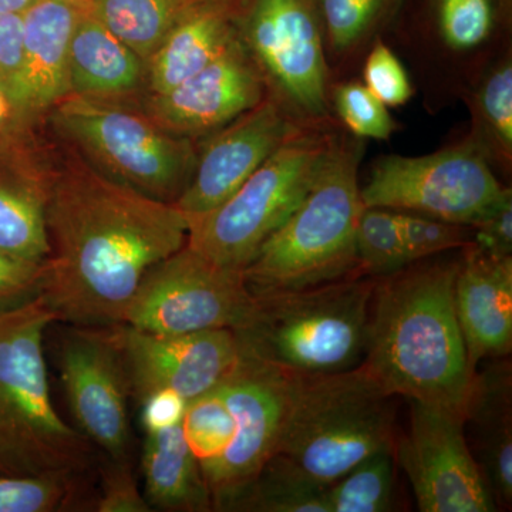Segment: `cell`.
I'll use <instances>...</instances> for the list:
<instances>
[{
    "instance_id": "1",
    "label": "cell",
    "mask_w": 512,
    "mask_h": 512,
    "mask_svg": "<svg viewBox=\"0 0 512 512\" xmlns=\"http://www.w3.org/2000/svg\"><path fill=\"white\" fill-rule=\"evenodd\" d=\"M50 255L43 301L76 328L123 323L147 272L187 244V215L89 164L45 177Z\"/></svg>"
},
{
    "instance_id": "2",
    "label": "cell",
    "mask_w": 512,
    "mask_h": 512,
    "mask_svg": "<svg viewBox=\"0 0 512 512\" xmlns=\"http://www.w3.org/2000/svg\"><path fill=\"white\" fill-rule=\"evenodd\" d=\"M460 259L407 265L376 282L365 367L390 396L464 420L474 372L454 306Z\"/></svg>"
},
{
    "instance_id": "3",
    "label": "cell",
    "mask_w": 512,
    "mask_h": 512,
    "mask_svg": "<svg viewBox=\"0 0 512 512\" xmlns=\"http://www.w3.org/2000/svg\"><path fill=\"white\" fill-rule=\"evenodd\" d=\"M363 150L362 141L335 138L301 204L244 269L254 295L296 291L360 276L355 237L365 210L359 187Z\"/></svg>"
},
{
    "instance_id": "4",
    "label": "cell",
    "mask_w": 512,
    "mask_h": 512,
    "mask_svg": "<svg viewBox=\"0 0 512 512\" xmlns=\"http://www.w3.org/2000/svg\"><path fill=\"white\" fill-rule=\"evenodd\" d=\"M376 281L348 276L328 284L255 295L234 330L241 350L292 375L353 369L365 356Z\"/></svg>"
},
{
    "instance_id": "5",
    "label": "cell",
    "mask_w": 512,
    "mask_h": 512,
    "mask_svg": "<svg viewBox=\"0 0 512 512\" xmlns=\"http://www.w3.org/2000/svg\"><path fill=\"white\" fill-rule=\"evenodd\" d=\"M56 322L43 298L0 316V474L67 476L89 454L83 434L64 423L50 396L43 353Z\"/></svg>"
},
{
    "instance_id": "6",
    "label": "cell",
    "mask_w": 512,
    "mask_h": 512,
    "mask_svg": "<svg viewBox=\"0 0 512 512\" xmlns=\"http://www.w3.org/2000/svg\"><path fill=\"white\" fill-rule=\"evenodd\" d=\"M392 399L362 366L292 375L276 454L328 487L365 458L396 448Z\"/></svg>"
},
{
    "instance_id": "7",
    "label": "cell",
    "mask_w": 512,
    "mask_h": 512,
    "mask_svg": "<svg viewBox=\"0 0 512 512\" xmlns=\"http://www.w3.org/2000/svg\"><path fill=\"white\" fill-rule=\"evenodd\" d=\"M52 121L93 168L153 200L175 204L190 184L197 146L126 101L64 97Z\"/></svg>"
},
{
    "instance_id": "8",
    "label": "cell",
    "mask_w": 512,
    "mask_h": 512,
    "mask_svg": "<svg viewBox=\"0 0 512 512\" xmlns=\"http://www.w3.org/2000/svg\"><path fill=\"white\" fill-rule=\"evenodd\" d=\"M335 138L323 123L312 124L278 148L227 201L188 218V247L214 264L244 271L301 204Z\"/></svg>"
},
{
    "instance_id": "9",
    "label": "cell",
    "mask_w": 512,
    "mask_h": 512,
    "mask_svg": "<svg viewBox=\"0 0 512 512\" xmlns=\"http://www.w3.org/2000/svg\"><path fill=\"white\" fill-rule=\"evenodd\" d=\"M508 194L511 188L495 177L474 138L429 156L379 158L360 188L365 208L414 212L466 227Z\"/></svg>"
},
{
    "instance_id": "10",
    "label": "cell",
    "mask_w": 512,
    "mask_h": 512,
    "mask_svg": "<svg viewBox=\"0 0 512 512\" xmlns=\"http://www.w3.org/2000/svg\"><path fill=\"white\" fill-rule=\"evenodd\" d=\"M254 302L244 271L214 264L185 244L147 272L121 325L153 335L237 330Z\"/></svg>"
},
{
    "instance_id": "11",
    "label": "cell",
    "mask_w": 512,
    "mask_h": 512,
    "mask_svg": "<svg viewBox=\"0 0 512 512\" xmlns=\"http://www.w3.org/2000/svg\"><path fill=\"white\" fill-rule=\"evenodd\" d=\"M319 12V0H241L237 13L269 92L309 123H323L329 104Z\"/></svg>"
},
{
    "instance_id": "12",
    "label": "cell",
    "mask_w": 512,
    "mask_h": 512,
    "mask_svg": "<svg viewBox=\"0 0 512 512\" xmlns=\"http://www.w3.org/2000/svg\"><path fill=\"white\" fill-rule=\"evenodd\" d=\"M394 456L421 512L498 511L456 414L410 402V427L396 440Z\"/></svg>"
},
{
    "instance_id": "13",
    "label": "cell",
    "mask_w": 512,
    "mask_h": 512,
    "mask_svg": "<svg viewBox=\"0 0 512 512\" xmlns=\"http://www.w3.org/2000/svg\"><path fill=\"white\" fill-rule=\"evenodd\" d=\"M291 373L241 350L218 384L235 420V436L218 460L202 468L217 510L275 456L284 426Z\"/></svg>"
},
{
    "instance_id": "14",
    "label": "cell",
    "mask_w": 512,
    "mask_h": 512,
    "mask_svg": "<svg viewBox=\"0 0 512 512\" xmlns=\"http://www.w3.org/2000/svg\"><path fill=\"white\" fill-rule=\"evenodd\" d=\"M275 94H266L254 109L210 134L190 184L175 201L187 218L200 217L227 201L278 148L312 126Z\"/></svg>"
},
{
    "instance_id": "15",
    "label": "cell",
    "mask_w": 512,
    "mask_h": 512,
    "mask_svg": "<svg viewBox=\"0 0 512 512\" xmlns=\"http://www.w3.org/2000/svg\"><path fill=\"white\" fill-rule=\"evenodd\" d=\"M110 335L123 360L128 389L137 402L161 390L191 402L215 389L241 355L232 329L153 335L119 325L111 328Z\"/></svg>"
},
{
    "instance_id": "16",
    "label": "cell",
    "mask_w": 512,
    "mask_h": 512,
    "mask_svg": "<svg viewBox=\"0 0 512 512\" xmlns=\"http://www.w3.org/2000/svg\"><path fill=\"white\" fill-rule=\"evenodd\" d=\"M59 362L67 403L79 430L114 460H123L130 430V389L110 332L74 326L63 339Z\"/></svg>"
},
{
    "instance_id": "17",
    "label": "cell",
    "mask_w": 512,
    "mask_h": 512,
    "mask_svg": "<svg viewBox=\"0 0 512 512\" xmlns=\"http://www.w3.org/2000/svg\"><path fill=\"white\" fill-rule=\"evenodd\" d=\"M268 84L239 35L207 67L168 93L148 97L146 113L177 136H210L254 109Z\"/></svg>"
},
{
    "instance_id": "18",
    "label": "cell",
    "mask_w": 512,
    "mask_h": 512,
    "mask_svg": "<svg viewBox=\"0 0 512 512\" xmlns=\"http://www.w3.org/2000/svg\"><path fill=\"white\" fill-rule=\"evenodd\" d=\"M87 8L76 0H35L22 13V64L9 99L13 116H37L69 96L70 40Z\"/></svg>"
},
{
    "instance_id": "19",
    "label": "cell",
    "mask_w": 512,
    "mask_h": 512,
    "mask_svg": "<svg viewBox=\"0 0 512 512\" xmlns=\"http://www.w3.org/2000/svg\"><path fill=\"white\" fill-rule=\"evenodd\" d=\"M454 306L468 366L476 373L485 359L512 349V256H493L474 245L464 248L454 282Z\"/></svg>"
},
{
    "instance_id": "20",
    "label": "cell",
    "mask_w": 512,
    "mask_h": 512,
    "mask_svg": "<svg viewBox=\"0 0 512 512\" xmlns=\"http://www.w3.org/2000/svg\"><path fill=\"white\" fill-rule=\"evenodd\" d=\"M241 0L192 3L147 62L150 96L180 86L220 56L238 36Z\"/></svg>"
},
{
    "instance_id": "21",
    "label": "cell",
    "mask_w": 512,
    "mask_h": 512,
    "mask_svg": "<svg viewBox=\"0 0 512 512\" xmlns=\"http://www.w3.org/2000/svg\"><path fill=\"white\" fill-rule=\"evenodd\" d=\"M511 363L495 359L474 373L464 426L471 427L476 461L497 507L512 504V377Z\"/></svg>"
},
{
    "instance_id": "22",
    "label": "cell",
    "mask_w": 512,
    "mask_h": 512,
    "mask_svg": "<svg viewBox=\"0 0 512 512\" xmlns=\"http://www.w3.org/2000/svg\"><path fill=\"white\" fill-rule=\"evenodd\" d=\"M144 84L147 63L84 9L70 40L69 94L127 101Z\"/></svg>"
},
{
    "instance_id": "23",
    "label": "cell",
    "mask_w": 512,
    "mask_h": 512,
    "mask_svg": "<svg viewBox=\"0 0 512 512\" xmlns=\"http://www.w3.org/2000/svg\"><path fill=\"white\" fill-rule=\"evenodd\" d=\"M141 466L144 497L151 508L184 512L212 510L210 490L200 463L184 439L181 424L146 433Z\"/></svg>"
},
{
    "instance_id": "24",
    "label": "cell",
    "mask_w": 512,
    "mask_h": 512,
    "mask_svg": "<svg viewBox=\"0 0 512 512\" xmlns=\"http://www.w3.org/2000/svg\"><path fill=\"white\" fill-rule=\"evenodd\" d=\"M326 488L291 458L275 454L218 511L329 512Z\"/></svg>"
},
{
    "instance_id": "25",
    "label": "cell",
    "mask_w": 512,
    "mask_h": 512,
    "mask_svg": "<svg viewBox=\"0 0 512 512\" xmlns=\"http://www.w3.org/2000/svg\"><path fill=\"white\" fill-rule=\"evenodd\" d=\"M89 6L104 28L147 63L188 3L185 0H90Z\"/></svg>"
},
{
    "instance_id": "26",
    "label": "cell",
    "mask_w": 512,
    "mask_h": 512,
    "mask_svg": "<svg viewBox=\"0 0 512 512\" xmlns=\"http://www.w3.org/2000/svg\"><path fill=\"white\" fill-rule=\"evenodd\" d=\"M0 249L32 262L50 255L45 191L20 178L0 177Z\"/></svg>"
},
{
    "instance_id": "27",
    "label": "cell",
    "mask_w": 512,
    "mask_h": 512,
    "mask_svg": "<svg viewBox=\"0 0 512 512\" xmlns=\"http://www.w3.org/2000/svg\"><path fill=\"white\" fill-rule=\"evenodd\" d=\"M394 463V450L379 451L328 485L329 512L392 511L396 485Z\"/></svg>"
},
{
    "instance_id": "28",
    "label": "cell",
    "mask_w": 512,
    "mask_h": 512,
    "mask_svg": "<svg viewBox=\"0 0 512 512\" xmlns=\"http://www.w3.org/2000/svg\"><path fill=\"white\" fill-rule=\"evenodd\" d=\"M355 247L360 276L383 278L410 265L396 211L365 208L357 222Z\"/></svg>"
},
{
    "instance_id": "29",
    "label": "cell",
    "mask_w": 512,
    "mask_h": 512,
    "mask_svg": "<svg viewBox=\"0 0 512 512\" xmlns=\"http://www.w3.org/2000/svg\"><path fill=\"white\" fill-rule=\"evenodd\" d=\"M181 429L201 470L227 451L235 436V420L218 387L187 403Z\"/></svg>"
},
{
    "instance_id": "30",
    "label": "cell",
    "mask_w": 512,
    "mask_h": 512,
    "mask_svg": "<svg viewBox=\"0 0 512 512\" xmlns=\"http://www.w3.org/2000/svg\"><path fill=\"white\" fill-rule=\"evenodd\" d=\"M485 156L497 157L504 165L512 161V66L503 62L488 74L476 96Z\"/></svg>"
},
{
    "instance_id": "31",
    "label": "cell",
    "mask_w": 512,
    "mask_h": 512,
    "mask_svg": "<svg viewBox=\"0 0 512 512\" xmlns=\"http://www.w3.org/2000/svg\"><path fill=\"white\" fill-rule=\"evenodd\" d=\"M389 3L390 0H319L332 49L348 52L365 40Z\"/></svg>"
},
{
    "instance_id": "32",
    "label": "cell",
    "mask_w": 512,
    "mask_h": 512,
    "mask_svg": "<svg viewBox=\"0 0 512 512\" xmlns=\"http://www.w3.org/2000/svg\"><path fill=\"white\" fill-rule=\"evenodd\" d=\"M494 16L493 0H440L441 37L457 52L476 49L493 32Z\"/></svg>"
},
{
    "instance_id": "33",
    "label": "cell",
    "mask_w": 512,
    "mask_h": 512,
    "mask_svg": "<svg viewBox=\"0 0 512 512\" xmlns=\"http://www.w3.org/2000/svg\"><path fill=\"white\" fill-rule=\"evenodd\" d=\"M397 212L410 264L471 245V228L414 212Z\"/></svg>"
},
{
    "instance_id": "34",
    "label": "cell",
    "mask_w": 512,
    "mask_h": 512,
    "mask_svg": "<svg viewBox=\"0 0 512 512\" xmlns=\"http://www.w3.org/2000/svg\"><path fill=\"white\" fill-rule=\"evenodd\" d=\"M339 119L357 138L387 141L397 124L389 110L363 83H346L335 92Z\"/></svg>"
},
{
    "instance_id": "35",
    "label": "cell",
    "mask_w": 512,
    "mask_h": 512,
    "mask_svg": "<svg viewBox=\"0 0 512 512\" xmlns=\"http://www.w3.org/2000/svg\"><path fill=\"white\" fill-rule=\"evenodd\" d=\"M67 476H5L0 474V512H52L70 495Z\"/></svg>"
},
{
    "instance_id": "36",
    "label": "cell",
    "mask_w": 512,
    "mask_h": 512,
    "mask_svg": "<svg viewBox=\"0 0 512 512\" xmlns=\"http://www.w3.org/2000/svg\"><path fill=\"white\" fill-rule=\"evenodd\" d=\"M46 262H32L0 249V316L42 298Z\"/></svg>"
},
{
    "instance_id": "37",
    "label": "cell",
    "mask_w": 512,
    "mask_h": 512,
    "mask_svg": "<svg viewBox=\"0 0 512 512\" xmlns=\"http://www.w3.org/2000/svg\"><path fill=\"white\" fill-rule=\"evenodd\" d=\"M365 86L386 107L404 106L413 97V87L399 57L382 40L375 43L363 69Z\"/></svg>"
},
{
    "instance_id": "38",
    "label": "cell",
    "mask_w": 512,
    "mask_h": 512,
    "mask_svg": "<svg viewBox=\"0 0 512 512\" xmlns=\"http://www.w3.org/2000/svg\"><path fill=\"white\" fill-rule=\"evenodd\" d=\"M100 512H150L146 497L140 493V488L131 474L130 468L124 461L116 460L110 468L104 471L101 495L97 503Z\"/></svg>"
},
{
    "instance_id": "39",
    "label": "cell",
    "mask_w": 512,
    "mask_h": 512,
    "mask_svg": "<svg viewBox=\"0 0 512 512\" xmlns=\"http://www.w3.org/2000/svg\"><path fill=\"white\" fill-rule=\"evenodd\" d=\"M471 245L493 256H511L512 252V194L471 225Z\"/></svg>"
},
{
    "instance_id": "40",
    "label": "cell",
    "mask_w": 512,
    "mask_h": 512,
    "mask_svg": "<svg viewBox=\"0 0 512 512\" xmlns=\"http://www.w3.org/2000/svg\"><path fill=\"white\" fill-rule=\"evenodd\" d=\"M23 20L18 13H0V90L10 99L22 64ZM10 103V101H9Z\"/></svg>"
},
{
    "instance_id": "41",
    "label": "cell",
    "mask_w": 512,
    "mask_h": 512,
    "mask_svg": "<svg viewBox=\"0 0 512 512\" xmlns=\"http://www.w3.org/2000/svg\"><path fill=\"white\" fill-rule=\"evenodd\" d=\"M141 426L144 431H158L178 426L183 421L187 400L180 394L161 390L141 400Z\"/></svg>"
},
{
    "instance_id": "42",
    "label": "cell",
    "mask_w": 512,
    "mask_h": 512,
    "mask_svg": "<svg viewBox=\"0 0 512 512\" xmlns=\"http://www.w3.org/2000/svg\"><path fill=\"white\" fill-rule=\"evenodd\" d=\"M35 0H0V13H18L22 15Z\"/></svg>"
},
{
    "instance_id": "43",
    "label": "cell",
    "mask_w": 512,
    "mask_h": 512,
    "mask_svg": "<svg viewBox=\"0 0 512 512\" xmlns=\"http://www.w3.org/2000/svg\"><path fill=\"white\" fill-rule=\"evenodd\" d=\"M13 116L12 106H10L8 97L0 90V130L5 127L10 117Z\"/></svg>"
},
{
    "instance_id": "44",
    "label": "cell",
    "mask_w": 512,
    "mask_h": 512,
    "mask_svg": "<svg viewBox=\"0 0 512 512\" xmlns=\"http://www.w3.org/2000/svg\"><path fill=\"white\" fill-rule=\"evenodd\" d=\"M188 5H192V3H201V2H214V0H185Z\"/></svg>"
},
{
    "instance_id": "45",
    "label": "cell",
    "mask_w": 512,
    "mask_h": 512,
    "mask_svg": "<svg viewBox=\"0 0 512 512\" xmlns=\"http://www.w3.org/2000/svg\"><path fill=\"white\" fill-rule=\"evenodd\" d=\"M76 2L84 3V5H89L90 0H76Z\"/></svg>"
}]
</instances>
